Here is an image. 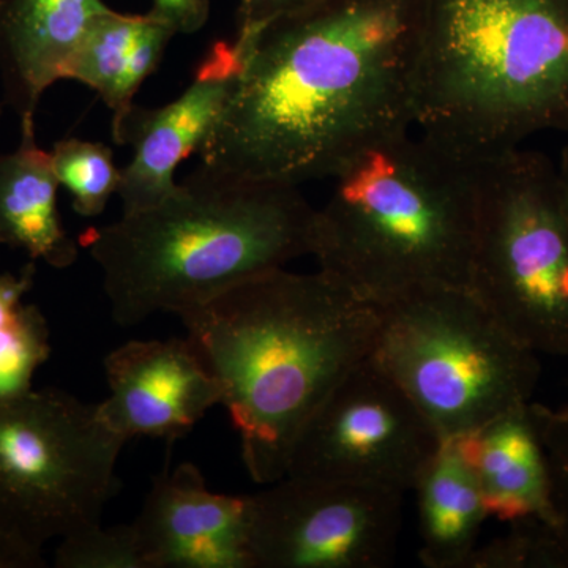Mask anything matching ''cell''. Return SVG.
I'll return each instance as SVG.
<instances>
[{
	"instance_id": "cell-7",
	"label": "cell",
	"mask_w": 568,
	"mask_h": 568,
	"mask_svg": "<svg viewBox=\"0 0 568 568\" xmlns=\"http://www.w3.org/2000/svg\"><path fill=\"white\" fill-rule=\"evenodd\" d=\"M469 290L523 345L568 355V211L544 153L480 160Z\"/></svg>"
},
{
	"instance_id": "cell-20",
	"label": "cell",
	"mask_w": 568,
	"mask_h": 568,
	"mask_svg": "<svg viewBox=\"0 0 568 568\" xmlns=\"http://www.w3.org/2000/svg\"><path fill=\"white\" fill-rule=\"evenodd\" d=\"M50 327L39 306L22 305L0 328V399L31 390L33 375L50 358Z\"/></svg>"
},
{
	"instance_id": "cell-22",
	"label": "cell",
	"mask_w": 568,
	"mask_h": 568,
	"mask_svg": "<svg viewBox=\"0 0 568 568\" xmlns=\"http://www.w3.org/2000/svg\"><path fill=\"white\" fill-rule=\"evenodd\" d=\"M55 568H148L132 525L103 529L89 526L63 537L54 556Z\"/></svg>"
},
{
	"instance_id": "cell-28",
	"label": "cell",
	"mask_w": 568,
	"mask_h": 568,
	"mask_svg": "<svg viewBox=\"0 0 568 568\" xmlns=\"http://www.w3.org/2000/svg\"><path fill=\"white\" fill-rule=\"evenodd\" d=\"M556 170H558L560 190H562L564 201H566L568 211V144L564 148L562 153H560V160L556 164Z\"/></svg>"
},
{
	"instance_id": "cell-10",
	"label": "cell",
	"mask_w": 568,
	"mask_h": 568,
	"mask_svg": "<svg viewBox=\"0 0 568 568\" xmlns=\"http://www.w3.org/2000/svg\"><path fill=\"white\" fill-rule=\"evenodd\" d=\"M248 496L254 568H384L394 564L403 493L284 476Z\"/></svg>"
},
{
	"instance_id": "cell-21",
	"label": "cell",
	"mask_w": 568,
	"mask_h": 568,
	"mask_svg": "<svg viewBox=\"0 0 568 568\" xmlns=\"http://www.w3.org/2000/svg\"><path fill=\"white\" fill-rule=\"evenodd\" d=\"M466 568H566L552 526L540 521L510 525L504 536L477 547Z\"/></svg>"
},
{
	"instance_id": "cell-14",
	"label": "cell",
	"mask_w": 568,
	"mask_h": 568,
	"mask_svg": "<svg viewBox=\"0 0 568 568\" xmlns=\"http://www.w3.org/2000/svg\"><path fill=\"white\" fill-rule=\"evenodd\" d=\"M103 0H0V81L21 122L36 121L43 93L65 80Z\"/></svg>"
},
{
	"instance_id": "cell-2",
	"label": "cell",
	"mask_w": 568,
	"mask_h": 568,
	"mask_svg": "<svg viewBox=\"0 0 568 568\" xmlns=\"http://www.w3.org/2000/svg\"><path fill=\"white\" fill-rule=\"evenodd\" d=\"M223 388L248 476H286L302 429L375 347L379 310L324 272L275 268L179 316Z\"/></svg>"
},
{
	"instance_id": "cell-13",
	"label": "cell",
	"mask_w": 568,
	"mask_h": 568,
	"mask_svg": "<svg viewBox=\"0 0 568 568\" xmlns=\"http://www.w3.org/2000/svg\"><path fill=\"white\" fill-rule=\"evenodd\" d=\"M133 526L148 568H254L248 496L212 493L193 463L153 480Z\"/></svg>"
},
{
	"instance_id": "cell-1",
	"label": "cell",
	"mask_w": 568,
	"mask_h": 568,
	"mask_svg": "<svg viewBox=\"0 0 568 568\" xmlns=\"http://www.w3.org/2000/svg\"><path fill=\"white\" fill-rule=\"evenodd\" d=\"M424 31L425 0H320L234 39L244 70L201 166L298 186L410 132Z\"/></svg>"
},
{
	"instance_id": "cell-16",
	"label": "cell",
	"mask_w": 568,
	"mask_h": 568,
	"mask_svg": "<svg viewBox=\"0 0 568 568\" xmlns=\"http://www.w3.org/2000/svg\"><path fill=\"white\" fill-rule=\"evenodd\" d=\"M58 189L50 152L37 144L36 121L21 122L18 148L0 153V245L54 268L74 264L78 245L59 215Z\"/></svg>"
},
{
	"instance_id": "cell-24",
	"label": "cell",
	"mask_w": 568,
	"mask_h": 568,
	"mask_svg": "<svg viewBox=\"0 0 568 568\" xmlns=\"http://www.w3.org/2000/svg\"><path fill=\"white\" fill-rule=\"evenodd\" d=\"M320 0H241L237 40H252L278 18L308 9Z\"/></svg>"
},
{
	"instance_id": "cell-4",
	"label": "cell",
	"mask_w": 568,
	"mask_h": 568,
	"mask_svg": "<svg viewBox=\"0 0 568 568\" xmlns=\"http://www.w3.org/2000/svg\"><path fill=\"white\" fill-rule=\"evenodd\" d=\"M331 179L313 237L321 272L373 305L418 287H469L480 162L403 132Z\"/></svg>"
},
{
	"instance_id": "cell-29",
	"label": "cell",
	"mask_w": 568,
	"mask_h": 568,
	"mask_svg": "<svg viewBox=\"0 0 568 568\" xmlns=\"http://www.w3.org/2000/svg\"><path fill=\"white\" fill-rule=\"evenodd\" d=\"M0 111H2V110H0Z\"/></svg>"
},
{
	"instance_id": "cell-26",
	"label": "cell",
	"mask_w": 568,
	"mask_h": 568,
	"mask_svg": "<svg viewBox=\"0 0 568 568\" xmlns=\"http://www.w3.org/2000/svg\"><path fill=\"white\" fill-rule=\"evenodd\" d=\"M36 278V261L26 264L18 274L0 275V328L13 320L22 306V297L29 293Z\"/></svg>"
},
{
	"instance_id": "cell-25",
	"label": "cell",
	"mask_w": 568,
	"mask_h": 568,
	"mask_svg": "<svg viewBox=\"0 0 568 568\" xmlns=\"http://www.w3.org/2000/svg\"><path fill=\"white\" fill-rule=\"evenodd\" d=\"M152 14L175 33H194L204 28L211 14L209 0H152Z\"/></svg>"
},
{
	"instance_id": "cell-6",
	"label": "cell",
	"mask_w": 568,
	"mask_h": 568,
	"mask_svg": "<svg viewBox=\"0 0 568 568\" xmlns=\"http://www.w3.org/2000/svg\"><path fill=\"white\" fill-rule=\"evenodd\" d=\"M372 358L443 439H457L528 405L540 376L523 345L469 287H418L376 305Z\"/></svg>"
},
{
	"instance_id": "cell-8",
	"label": "cell",
	"mask_w": 568,
	"mask_h": 568,
	"mask_svg": "<svg viewBox=\"0 0 568 568\" xmlns=\"http://www.w3.org/2000/svg\"><path fill=\"white\" fill-rule=\"evenodd\" d=\"M126 440L59 388L0 399V528L43 549L99 525Z\"/></svg>"
},
{
	"instance_id": "cell-27",
	"label": "cell",
	"mask_w": 568,
	"mask_h": 568,
	"mask_svg": "<svg viewBox=\"0 0 568 568\" xmlns=\"http://www.w3.org/2000/svg\"><path fill=\"white\" fill-rule=\"evenodd\" d=\"M41 551L0 528V568H44L47 560Z\"/></svg>"
},
{
	"instance_id": "cell-18",
	"label": "cell",
	"mask_w": 568,
	"mask_h": 568,
	"mask_svg": "<svg viewBox=\"0 0 568 568\" xmlns=\"http://www.w3.org/2000/svg\"><path fill=\"white\" fill-rule=\"evenodd\" d=\"M175 31L152 14L108 9L92 21L74 52L65 80L88 85L112 111L133 104L142 82L159 67Z\"/></svg>"
},
{
	"instance_id": "cell-19",
	"label": "cell",
	"mask_w": 568,
	"mask_h": 568,
	"mask_svg": "<svg viewBox=\"0 0 568 568\" xmlns=\"http://www.w3.org/2000/svg\"><path fill=\"white\" fill-rule=\"evenodd\" d=\"M50 155L59 185L70 193L74 211L82 216L100 215L121 185L122 170L115 166L111 149L102 142L71 138L59 141Z\"/></svg>"
},
{
	"instance_id": "cell-3",
	"label": "cell",
	"mask_w": 568,
	"mask_h": 568,
	"mask_svg": "<svg viewBox=\"0 0 568 568\" xmlns=\"http://www.w3.org/2000/svg\"><path fill=\"white\" fill-rule=\"evenodd\" d=\"M316 207L297 185L245 182L201 166L155 207L92 227L81 244L103 272L122 327L181 316L234 284L312 254Z\"/></svg>"
},
{
	"instance_id": "cell-17",
	"label": "cell",
	"mask_w": 568,
	"mask_h": 568,
	"mask_svg": "<svg viewBox=\"0 0 568 568\" xmlns=\"http://www.w3.org/2000/svg\"><path fill=\"white\" fill-rule=\"evenodd\" d=\"M413 491L417 495L422 564L466 568L489 515L462 440H443Z\"/></svg>"
},
{
	"instance_id": "cell-12",
	"label": "cell",
	"mask_w": 568,
	"mask_h": 568,
	"mask_svg": "<svg viewBox=\"0 0 568 568\" xmlns=\"http://www.w3.org/2000/svg\"><path fill=\"white\" fill-rule=\"evenodd\" d=\"M110 396L99 416L129 443L148 436L174 443L189 435L223 388L186 338L125 343L104 358Z\"/></svg>"
},
{
	"instance_id": "cell-15",
	"label": "cell",
	"mask_w": 568,
	"mask_h": 568,
	"mask_svg": "<svg viewBox=\"0 0 568 568\" xmlns=\"http://www.w3.org/2000/svg\"><path fill=\"white\" fill-rule=\"evenodd\" d=\"M529 405L507 410L457 439L476 474L489 517L507 525L540 521L555 528L547 455Z\"/></svg>"
},
{
	"instance_id": "cell-11",
	"label": "cell",
	"mask_w": 568,
	"mask_h": 568,
	"mask_svg": "<svg viewBox=\"0 0 568 568\" xmlns=\"http://www.w3.org/2000/svg\"><path fill=\"white\" fill-rule=\"evenodd\" d=\"M245 52L231 41H216L194 73L192 84L174 102L160 108L132 104L112 115V138L132 145L118 194L122 215L155 207L178 189L174 173L183 160L201 151L222 121L244 70Z\"/></svg>"
},
{
	"instance_id": "cell-9",
	"label": "cell",
	"mask_w": 568,
	"mask_h": 568,
	"mask_svg": "<svg viewBox=\"0 0 568 568\" xmlns=\"http://www.w3.org/2000/svg\"><path fill=\"white\" fill-rule=\"evenodd\" d=\"M443 440L369 355L343 377L302 429L286 476L406 495Z\"/></svg>"
},
{
	"instance_id": "cell-23",
	"label": "cell",
	"mask_w": 568,
	"mask_h": 568,
	"mask_svg": "<svg viewBox=\"0 0 568 568\" xmlns=\"http://www.w3.org/2000/svg\"><path fill=\"white\" fill-rule=\"evenodd\" d=\"M530 416L547 455L556 536L568 568V406L530 402Z\"/></svg>"
},
{
	"instance_id": "cell-5",
	"label": "cell",
	"mask_w": 568,
	"mask_h": 568,
	"mask_svg": "<svg viewBox=\"0 0 568 568\" xmlns=\"http://www.w3.org/2000/svg\"><path fill=\"white\" fill-rule=\"evenodd\" d=\"M416 126L476 162L568 132V0H425Z\"/></svg>"
}]
</instances>
